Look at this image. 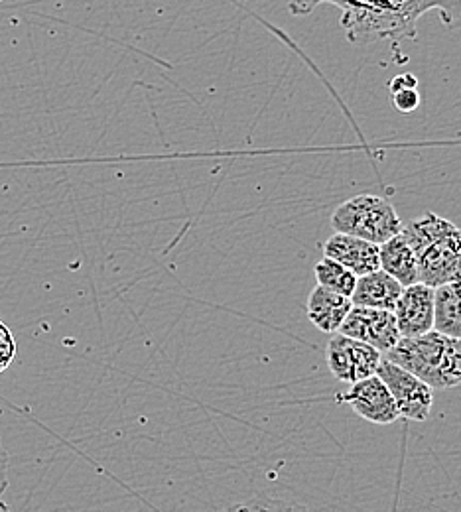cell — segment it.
Segmentation results:
<instances>
[{"label": "cell", "mask_w": 461, "mask_h": 512, "mask_svg": "<svg viewBox=\"0 0 461 512\" xmlns=\"http://www.w3.org/2000/svg\"><path fill=\"white\" fill-rule=\"evenodd\" d=\"M292 14L302 16L320 4L341 8V26L353 44H373L381 40L402 42L416 38L418 20L438 10L450 28L461 26V0H286Z\"/></svg>", "instance_id": "cell-1"}, {"label": "cell", "mask_w": 461, "mask_h": 512, "mask_svg": "<svg viewBox=\"0 0 461 512\" xmlns=\"http://www.w3.org/2000/svg\"><path fill=\"white\" fill-rule=\"evenodd\" d=\"M402 235L416 256L420 282L432 288L461 282V229L458 225L436 213H424L402 227Z\"/></svg>", "instance_id": "cell-2"}, {"label": "cell", "mask_w": 461, "mask_h": 512, "mask_svg": "<svg viewBox=\"0 0 461 512\" xmlns=\"http://www.w3.org/2000/svg\"><path fill=\"white\" fill-rule=\"evenodd\" d=\"M385 357L432 388H454L461 383V339L436 329L400 337Z\"/></svg>", "instance_id": "cell-3"}, {"label": "cell", "mask_w": 461, "mask_h": 512, "mask_svg": "<svg viewBox=\"0 0 461 512\" xmlns=\"http://www.w3.org/2000/svg\"><path fill=\"white\" fill-rule=\"evenodd\" d=\"M331 225L339 233H347L375 245H383L402 231L395 207L379 195H355L343 201L331 215Z\"/></svg>", "instance_id": "cell-4"}, {"label": "cell", "mask_w": 461, "mask_h": 512, "mask_svg": "<svg viewBox=\"0 0 461 512\" xmlns=\"http://www.w3.org/2000/svg\"><path fill=\"white\" fill-rule=\"evenodd\" d=\"M381 381L389 386L400 416L414 420V422H424L430 416L432 404H434V388L428 386L400 365L389 361L387 357L381 359L377 373Z\"/></svg>", "instance_id": "cell-5"}, {"label": "cell", "mask_w": 461, "mask_h": 512, "mask_svg": "<svg viewBox=\"0 0 461 512\" xmlns=\"http://www.w3.org/2000/svg\"><path fill=\"white\" fill-rule=\"evenodd\" d=\"M328 367L341 383L353 384L377 373L383 353L359 339L337 333L328 343Z\"/></svg>", "instance_id": "cell-6"}, {"label": "cell", "mask_w": 461, "mask_h": 512, "mask_svg": "<svg viewBox=\"0 0 461 512\" xmlns=\"http://www.w3.org/2000/svg\"><path fill=\"white\" fill-rule=\"evenodd\" d=\"M339 333L359 339L381 353L393 349L400 339V331L396 327L395 314L391 310L353 306L347 318L341 323Z\"/></svg>", "instance_id": "cell-7"}, {"label": "cell", "mask_w": 461, "mask_h": 512, "mask_svg": "<svg viewBox=\"0 0 461 512\" xmlns=\"http://www.w3.org/2000/svg\"><path fill=\"white\" fill-rule=\"evenodd\" d=\"M343 400L351 406L355 414L373 424H393L400 412L389 386L381 381L379 375H371L363 381L351 384Z\"/></svg>", "instance_id": "cell-8"}, {"label": "cell", "mask_w": 461, "mask_h": 512, "mask_svg": "<svg viewBox=\"0 0 461 512\" xmlns=\"http://www.w3.org/2000/svg\"><path fill=\"white\" fill-rule=\"evenodd\" d=\"M393 314L400 337H416L434 329V288L424 282L404 286Z\"/></svg>", "instance_id": "cell-9"}, {"label": "cell", "mask_w": 461, "mask_h": 512, "mask_svg": "<svg viewBox=\"0 0 461 512\" xmlns=\"http://www.w3.org/2000/svg\"><path fill=\"white\" fill-rule=\"evenodd\" d=\"M324 256H330L333 260L347 266L355 276L369 274L373 270H379V245L335 231L330 239L324 243Z\"/></svg>", "instance_id": "cell-10"}, {"label": "cell", "mask_w": 461, "mask_h": 512, "mask_svg": "<svg viewBox=\"0 0 461 512\" xmlns=\"http://www.w3.org/2000/svg\"><path fill=\"white\" fill-rule=\"evenodd\" d=\"M402 284L385 270H373L369 274L357 276L351 304L379 310H395L396 300L402 294Z\"/></svg>", "instance_id": "cell-11"}, {"label": "cell", "mask_w": 461, "mask_h": 512, "mask_svg": "<svg viewBox=\"0 0 461 512\" xmlns=\"http://www.w3.org/2000/svg\"><path fill=\"white\" fill-rule=\"evenodd\" d=\"M353 308L351 298L337 294L326 286H316L310 292L306 314L310 321L324 333H335L339 331L341 323L347 318L349 310Z\"/></svg>", "instance_id": "cell-12"}, {"label": "cell", "mask_w": 461, "mask_h": 512, "mask_svg": "<svg viewBox=\"0 0 461 512\" xmlns=\"http://www.w3.org/2000/svg\"><path fill=\"white\" fill-rule=\"evenodd\" d=\"M379 264L381 270L391 274L402 286H410L418 280V264L412 247L408 245L402 231L379 245Z\"/></svg>", "instance_id": "cell-13"}, {"label": "cell", "mask_w": 461, "mask_h": 512, "mask_svg": "<svg viewBox=\"0 0 461 512\" xmlns=\"http://www.w3.org/2000/svg\"><path fill=\"white\" fill-rule=\"evenodd\" d=\"M434 329L461 339V282L434 288Z\"/></svg>", "instance_id": "cell-14"}, {"label": "cell", "mask_w": 461, "mask_h": 512, "mask_svg": "<svg viewBox=\"0 0 461 512\" xmlns=\"http://www.w3.org/2000/svg\"><path fill=\"white\" fill-rule=\"evenodd\" d=\"M314 272H316V280H318L320 286H326L337 294H343V296L351 298L357 276L347 266H343L341 262L333 260L330 256H324V260H320L316 264Z\"/></svg>", "instance_id": "cell-15"}, {"label": "cell", "mask_w": 461, "mask_h": 512, "mask_svg": "<svg viewBox=\"0 0 461 512\" xmlns=\"http://www.w3.org/2000/svg\"><path fill=\"white\" fill-rule=\"evenodd\" d=\"M393 103L396 111L412 113L420 107V93L416 87H402L393 91Z\"/></svg>", "instance_id": "cell-16"}, {"label": "cell", "mask_w": 461, "mask_h": 512, "mask_svg": "<svg viewBox=\"0 0 461 512\" xmlns=\"http://www.w3.org/2000/svg\"><path fill=\"white\" fill-rule=\"evenodd\" d=\"M16 357V341L10 329L0 320V375L10 367Z\"/></svg>", "instance_id": "cell-17"}, {"label": "cell", "mask_w": 461, "mask_h": 512, "mask_svg": "<svg viewBox=\"0 0 461 512\" xmlns=\"http://www.w3.org/2000/svg\"><path fill=\"white\" fill-rule=\"evenodd\" d=\"M6 489H8V453L0 440V511H8V505H4L2 501Z\"/></svg>", "instance_id": "cell-18"}, {"label": "cell", "mask_w": 461, "mask_h": 512, "mask_svg": "<svg viewBox=\"0 0 461 512\" xmlns=\"http://www.w3.org/2000/svg\"><path fill=\"white\" fill-rule=\"evenodd\" d=\"M418 85V79L410 73H402V75H396L395 79L391 81V93L396 89H402V87H416Z\"/></svg>", "instance_id": "cell-19"}]
</instances>
